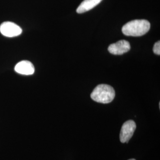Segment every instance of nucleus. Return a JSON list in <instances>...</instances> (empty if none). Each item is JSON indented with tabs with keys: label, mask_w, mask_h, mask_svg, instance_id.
Masks as SVG:
<instances>
[{
	"label": "nucleus",
	"mask_w": 160,
	"mask_h": 160,
	"mask_svg": "<svg viewBox=\"0 0 160 160\" xmlns=\"http://www.w3.org/2000/svg\"><path fill=\"white\" fill-rule=\"evenodd\" d=\"M131 49V46L127 40H121L110 45L108 48L109 52L113 55H122Z\"/></svg>",
	"instance_id": "obj_5"
},
{
	"label": "nucleus",
	"mask_w": 160,
	"mask_h": 160,
	"mask_svg": "<svg viewBox=\"0 0 160 160\" xmlns=\"http://www.w3.org/2000/svg\"><path fill=\"white\" fill-rule=\"evenodd\" d=\"M14 69L17 73L26 75L33 74L34 72L33 65L28 61H22L17 63Z\"/></svg>",
	"instance_id": "obj_6"
},
{
	"label": "nucleus",
	"mask_w": 160,
	"mask_h": 160,
	"mask_svg": "<svg viewBox=\"0 0 160 160\" xmlns=\"http://www.w3.org/2000/svg\"><path fill=\"white\" fill-rule=\"evenodd\" d=\"M114 97V88L108 84H100L97 86L91 94V98L94 101L103 104L112 102Z\"/></svg>",
	"instance_id": "obj_2"
},
{
	"label": "nucleus",
	"mask_w": 160,
	"mask_h": 160,
	"mask_svg": "<svg viewBox=\"0 0 160 160\" xmlns=\"http://www.w3.org/2000/svg\"><path fill=\"white\" fill-rule=\"evenodd\" d=\"M135 160V159H130V160Z\"/></svg>",
	"instance_id": "obj_9"
},
{
	"label": "nucleus",
	"mask_w": 160,
	"mask_h": 160,
	"mask_svg": "<svg viewBox=\"0 0 160 160\" xmlns=\"http://www.w3.org/2000/svg\"><path fill=\"white\" fill-rule=\"evenodd\" d=\"M153 51L156 55H160V42L158 41L155 43L154 46L153 48Z\"/></svg>",
	"instance_id": "obj_8"
},
{
	"label": "nucleus",
	"mask_w": 160,
	"mask_h": 160,
	"mask_svg": "<svg viewBox=\"0 0 160 160\" xmlns=\"http://www.w3.org/2000/svg\"><path fill=\"white\" fill-rule=\"evenodd\" d=\"M102 0H84L77 9V12L79 14L88 12L97 6Z\"/></svg>",
	"instance_id": "obj_7"
},
{
	"label": "nucleus",
	"mask_w": 160,
	"mask_h": 160,
	"mask_svg": "<svg viewBox=\"0 0 160 160\" xmlns=\"http://www.w3.org/2000/svg\"><path fill=\"white\" fill-rule=\"evenodd\" d=\"M136 129V124L134 121L130 120L123 123L120 133V141L122 143H128Z\"/></svg>",
	"instance_id": "obj_4"
},
{
	"label": "nucleus",
	"mask_w": 160,
	"mask_h": 160,
	"mask_svg": "<svg viewBox=\"0 0 160 160\" xmlns=\"http://www.w3.org/2000/svg\"><path fill=\"white\" fill-rule=\"evenodd\" d=\"M150 29V23L146 20H134L122 27V33L128 36H141L147 33Z\"/></svg>",
	"instance_id": "obj_1"
},
{
	"label": "nucleus",
	"mask_w": 160,
	"mask_h": 160,
	"mask_svg": "<svg viewBox=\"0 0 160 160\" xmlns=\"http://www.w3.org/2000/svg\"><path fill=\"white\" fill-rule=\"evenodd\" d=\"M0 32L1 34L6 37L12 38L22 34V29L15 23L5 22L1 24Z\"/></svg>",
	"instance_id": "obj_3"
}]
</instances>
